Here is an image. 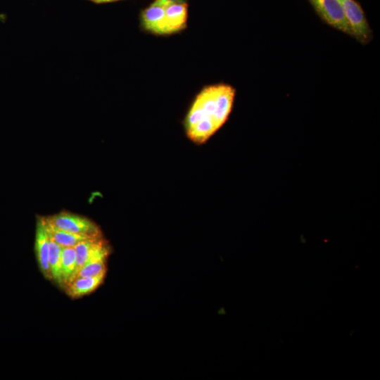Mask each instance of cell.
<instances>
[{"mask_svg":"<svg viewBox=\"0 0 380 380\" xmlns=\"http://www.w3.org/2000/svg\"><path fill=\"white\" fill-rule=\"evenodd\" d=\"M120 0H94V2L96 4H105V3H112L115 2Z\"/></svg>","mask_w":380,"mask_h":380,"instance_id":"obj_14","label":"cell"},{"mask_svg":"<svg viewBox=\"0 0 380 380\" xmlns=\"http://www.w3.org/2000/svg\"><path fill=\"white\" fill-rule=\"evenodd\" d=\"M320 17L330 25L351 34L342 6L338 0H308Z\"/></svg>","mask_w":380,"mask_h":380,"instance_id":"obj_3","label":"cell"},{"mask_svg":"<svg viewBox=\"0 0 380 380\" xmlns=\"http://www.w3.org/2000/svg\"><path fill=\"white\" fill-rule=\"evenodd\" d=\"M106 260L99 259L86 263L76 270L70 281L77 278L94 277L101 274H106Z\"/></svg>","mask_w":380,"mask_h":380,"instance_id":"obj_13","label":"cell"},{"mask_svg":"<svg viewBox=\"0 0 380 380\" xmlns=\"http://www.w3.org/2000/svg\"><path fill=\"white\" fill-rule=\"evenodd\" d=\"M43 218L55 227L70 233L89 237L103 236L99 227L95 222L78 214L63 211Z\"/></svg>","mask_w":380,"mask_h":380,"instance_id":"obj_2","label":"cell"},{"mask_svg":"<svg viewBox=\"0 0 380 380\" xmlns=\"http://www.w3.org/2000/svg\"><path fill=\"white\" fill-rule=\"evenodd\" d=\"M188 4L172 1L165 7V22L166 34L184 30L186 26Z\"/></svg>","mask_w":380,"mask_h":380,"instance_id":"obj_8","label":"cell"},{"mask_svg":"<svg viewBox=\"0 0 380 380\" xmlns=\"http://www.w3.org/2000/svg\"><path fill=\"white\" fill-rule=\"evenodd\" d=\"M89 1H93V2H94V0H89Z\"/></svg>","mask_w":380,"mask_h":380,"instance_id":"obj_15","label":"cell"},{"mask_svg":"<svg viewBox=\"0 0 380 380\" xmlns=\"http://www.w3.org/2000/svg\"><path fill=\"white\" fill-rule=\"evenodd\" d=\"M44 221L49 236L62 247H75L82 241L94 238L61 230Z\"/></svg>","mask_w":380,"mask_h":380,"instance_id":"obj_11","label":"cell"},{"mask_svg":"<svg viewBox=\"0 0 380 380\" xmlns=\"http://www.w3.org/2000/svg\"><path fill=\"white\" fill-rule=\"evenodd\" d=\"M77 260V270L91 261L107 259L110 253V246L103 236L82 241L75 247Z\"/></svg>","mask_w":380,"mask_h":380,"instance_id":"obj_4","label":"cell"},{"mask_svg":"<svg viewBox=\"0 0 380 380\" xmlns=\"http://www.w3.org/2000/svg\"><path fill=\"white\" fill-rule=\"evenodd\" d=\"M172 0H156L150 6L142 11L141 23L143 28L156 34H166L165 11Z\"/></svg>","mask_w":380,"mask_h":380,"instance_id":"obj_6","label":"cell"},{"mask_svg":"<svg viewBox=\"0 0 380 380\" xmlns=\"http://www.w3.org/2000/svg\"><path fill=\"white\" fill-rule=\"evenodd\" d=\"M338 1L345 12L351 34L359 41L366 42L371 31L361 6L354 0Z\"/></svg>","mask_w":380,"mask_h":380,"instance_id":"obj_5","label":"cell"},{"mask_svg":"<svg viewBox=\"0 0 380 380\" xmlns=\"http://www.w3.org/2000/svg\"><path fill=\"white\" fill-rule=\"evenodd\" d=\"M77 270L76 253L74 247H63L61 262V287L68 284Z\"/></svg>","mask_w":380,"mask_h":380,"instance_id":"obj_10","label":"cell"},{"mask_svg":"<svg viewBox=\"0 0 380 380\" xmlns=\"http://www.w3.org/2000/svg\"><path fill=\"white\" fill-rule=\"evenodd\" d=\"M35 253L39 267L43 275L51 280L49 263V237L42 217H39L36 225Z\"/></svg>","mask_w":380,"mask_h":380,"instance_id":"obj_7","label":"cell"},{"mask_svg":"<svg viewBox=\"0 0 380 380\" xmlns=\"http://www.w3.org/2000/svg\"><path fill=\"white\" fill-rule=\"evenodd\" d=\"M48 233V232H47ZM49 263L51 280L61 286V262L63 247L49 236Z\"/></svg>","mask_w":380,"mask_h":380,"instance_id":"obj_12","label":"cell"},{"mask_svg":"<svg viewBox=\"0 0 380 380\" xmlns=\"http://www.w3.org/2000/svg\"><path fill=\"white\" fill-rule=\"evenodd\" d=\"M106 274L75 279L64 286L65 293L72 298H78L96 289L103 282Z\"/></svg>","mask_w":380,"mask_h":380,"instance_id":"obj_9","label":"cell"},{"mask_svg":"<svg viewBox=\"0 0 380 380\" xmlns=\"http://www.w3.org/2000/svg\"><path fill=\"white\" fill-rule=\"evenodd\" d=\"M234 89L227 84L208 87L197 96L185 119L188 137L203 144L226 122L232 110Z\"/></svg>","mask_w":380,"mask_h":380,"instance_id":"obj_1","label":"cell"}]
</instances>
